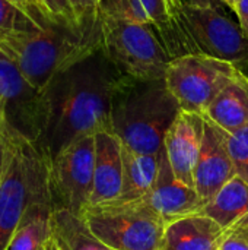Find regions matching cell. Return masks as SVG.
Returning <instances> with one entry per match:
<instances>
[{
	"label": "cell",
	"instance_id": "cell-25",
	"mask_svg": "<svg viewBox=\"0 0 248 250\" xmlns=\"http://www.w3.org/2000/svg\"><path fill=\"white\" fill-rule=\"evenodd\" d=\"M47 15L60 22H80L69 0H38ZM85 21V19H83Z\"/></svg>",
	"mask_w": 248,
	"mask_h": 250
},
{
	"label": "cell",
	"instance_id": "cell-11",
	"mask_svg": "<svg viewBox=\"0 0 248 250\" xmlns=\"http://www.w3.org/2000/svg\"><path fill=\"white\" fill-rule=\"evenodd\" d=\"M235 176L227 146V132L205 117V136L194 170V189L202 207Z\"/></svg>",
	"mask_w": 248,
	"mask_h": 250
},
{
	"label": "cell",
	"instance_id": "cell-4",
	"mask_svg": "<svg viewBox=\"0 0 248 250\" xmlns=\"http://www.w3.org/2000/svg\"><path fill=\"white\" fill-rule=\"evenodd\" d=\"M4 136L6 164L0 186V250H9L32 201L51 202L45 154L34 142L15 132H7Z\"/></svg>",
	"mask_w": 248,
	"mask_h": 250
},
{
	"label": "cell",
	"instance_id": "cell-14",
	"mask_svg": "<svg viewBox=\"0 0 248 250\" xmlns=\"http://www.w3.org/2000/svg\"><path fill=\"white\" fill-rule=\"evenodd\" d=\"M123 185V145L113 132L95 135L94 190L89 205L118 199Z\"/></svg>",
	"mask_w": 248,
	"mask_h": 250
},
{
	"label": "cell",
	"instance_id": "cell-23",
	"mask_svg": "<svg viewBox=\"0 0 248 250\" xmlns=\"http://www.w3.org/2000/svg\"><path fill=\"white\" fill-rule=\"evenodd\" d=\"M45 25V23H44ZM29 13L12 0H0V29L4 31H34L41 28Z\"/></svg>",
	"mask_w": 248,
	"mask_h": 250
},
{
	"label": "cell",
	"instance_id": "cell-30",
	"mask_svg": "<svg viewBox=\"0 0 248 250\" xmlns=\"http://www.w3.org/2000/svg\"><path fill=\"white\" fill-rule=\"evenodd\" d=\"M4 164H6V136H4V133L0 132V186L3 182Z\"/></svg>",
	"mask_w": 248,
	"mask_h": 250
},
{
	"label": "cell",
	"instance_id": "cell-2",
	"mask_svg": "<svg viewBox=\"0 0 248 250\" xmlns=\"http://www.w3.org/2000/svg\"><path fill=\"white\" fill-rule=\"evenodd\" d=\"M101 47L99 13L80 22L50 21L34 31L0 29V54L39 92L54 76Z\"/></svg>",
	"mask_w": 248,
	"mask_h": 250
},
{
	"label": "cell",
	"instance_id": "cell-12",
	"mask_svg": "<svg viewBox=\"0 0 248 250\" xmlns=\"http://www.w3.org/2000/svg\"><path fill=\"white\" fill-rule=\"evenodd\" d=\"M203 136L205 117L181 110L164 139V149L174 176L191 188H194V170Z\"/></svg>",
	"mask_w": 248,
	"mask_h": 250
},
{
	"label": "cell",
	"instance_id": "cell-35",
	"mask_svg": "<svg viewBox=\"0 0 248 250\" xmlns=\"http://www.w3.org/2000/svg\"><path fill=\"white\" fill-rule=\"evenodd\" d=\"M96 3H98V0H96Z\"/></svg>",
	"mask_w": 248,
	"mask_h": 250
},
{
	"label": "cell",
	"instance_id": "cell-7",
	"mask_svg": "<svg viewBox=\"0 0 248 250\" xmlns=\"http://www.w3.org/2000/svg\"><path fill=\"white\" fill-rule=\"evenodd\" d=\"M241 72L235 64L208 54H187L170 62L165 82L183 111L205 116L218 94Z\"/></svg>",
	"mask_w": 248,
	"mask_h": 250
},
{
	"label": "cell",
	"instance_id": "cell-37",
	"mask_svg": "<svg viewBox=\"0 0 248 250\" xmlns=\"http://www.w3.org/2000/svg\"><path fill=\"white\" fill-rule=\"evenodd\" d=\"M12 1H13V0H12Z\"/></svg>",
	"mask_w": 248,
	"mask_h": 250
},
{
	"label": "cell",
	"instance_id": "cell-28",
	"mask_svg": "<svg viewBox=\"0 0 248 250\" xmlns=\"http://www.w3.org/2000/svg\"><path fill=\"white\" fill-rule=\"evenodd\" d=\"M77 19L83 21L98 13V3L96 0H69Z\"/></svg>",
	"mask_w": 248,
	"mask_h": 250
},
{
	"label": "cell",
	"instance_id": "cell-24",
	"mask_svg": "<svg viewBox=\"0 0 248 250\" xmlns=\"http://www.w3.org/2000/svg\"><path fill=\"white\" fill-rule=\"evenodd\" d=\"M227 146L237 176L248 185V125L228 133Z\"/></svg>",
	"mask_w": 248,
	"mask_h": 250
},
{
	"label": "cell",
	"instance_id": "cell-10",
	"mask_svg": "<svg viewBox=\"0 0 248 250\" xmlns=\"http://www.w3.org/2000/svg\"><path fill=\"white\" fill-rule=\"evenodd\" d=\"M0 132L38 144L42 132L41 92L0 54Z\"/></svg>",
	"mask_w": 248,
	"mask_h": 250
},
{
	"label": "cell",
	"instance_id": "cell-18",
	"mask_svg": "<svg viewBox=\"0 0 248 250\" xmlns=\"http://www.w3.org/2000/svg\"><path fill=\"white\" fill-rule=\"evenodd\" d=\"M222 229L231 230L248 221V185L235 176L200 211Z\"/></svg>",
	"mask_w": 248,
	"mask_h": 250
},
{
	"label": "cell",
	"instance_id": "cell-21",
	"mask_svg": "<svg viewBox=\"0 0 248 250\" xmlns=\"http://www.w3.org/2000/svg\"><path fill=\"white\" fill-rule=\"evenodd\" d=\"M53 205L50 201H32L13 236L9 250H42L51 236Z\"/></svg>",
	"mask_w": 248,
	"mask_h": 250
},
{
	"label": "cell",
	"instance_id": "cell-17",
	"mask_svg": "<svg viewBox=\"0 0 248 250\" xmlns=\"http://www.w3.org/2000/svg\"><path fill=\"white\" fill-rule=\"evenodd\" d=\"M203 117L228 133L248 125V75L246 72H241L218 94Z\"/></svg>",
	"mask_w": 248,
	"mask_h": 250
},
{
	"label": "cell",
	"instance_id": "cell-6",
	"mask_svg": "<svg viewBox=\"0 0 248 250\" xmlns=\"http://www.w3.org/2000/svg\"><path fill=\"white\" fill-rule=\"evenodd\" d=\"M99 18L102 26L101 48L120 72L136 79L165 78L171 57L153 26L101 13Z\"/></svg>",
	"mask_w": 248,
	"mask_h": 250
},
{
	"label": "cell",
	"instance_id": "cell-8",
	"mask_svg": "<svg viewBox=\"0 0 248 250\" xmlns=\"http://www.w3.org/2000/svg\"><path fill=\"white\" fill-rule=\"evenodd\" d=\"M95 135L83 136L48 161L53 211L66 209L82 215L94 190Z\"/></svg>",
	"mask_w": 248,
	"mask_h": 250
},
{
	"label": "cell",
	"instance_id": "cell-9",
	"mask_svg": "<svg viewBox=\"0 0 248 250\" xmlns=\"http://www.w3.org/2000/svg\"><path fill=\"white\" fill-rule=\"evenodd\" d=\"M181 21L197 53L229 62L246 72L248 38L238 22L228 18L218 6L189 1L181 4Z\"/></svg>",
	"mask_w": 248,
	"mask_h": 250
},
{
	"label": "cell",
	"instance_id": "cell-29",
	"mask_svg": "<svg viewBox=\"0 0 248 250\" xmlns=\"http://www.w3.org/2000/svg\"><path fill=\"white\" fill-rule=\"evenodd\" d=\"M232 10L238 18L240 28L243 29L244 35L248 38V0H237L234 3Z\"/></svg>",
	"mask_w": 248,
	"mask_h": 250
},
{
	"label": "cell",
	"instance_id": "cell-13",
	"mask_svg": "<svg viewBox=\"0 0 248 250\" xmlns=\"http://www.w3.org/2000/svg\"><path fill=\"white\" fill-rule=\"evenodd\" d=\"M145 199L167 224L178 218L197 214L203 208L196 189L181 183L174 176L164 148L159 152L156 180Z\"/></svg>",
	"mask_w": 248,
	"mask_h": 250
},
{
	"label": "cell",
	"instance_id": "cell-26",
	"mask_svg": "<svg viewBox=\"0 0 248 250\" xmlns=\"http://www.w3.org/2000/svg\"><path fill=\"white\" fill-rule=\"evenodd\" d=\"M221 250H248V221L228 230Z\"/></svg>",
	"mask_w": 248,
	"mask_h": 250
},
{
	"label": "cell",
	"instance_id": "cell-27",
	"mask_svg": "<svg viewBox=\"0 0 248 250\" xmlns=\"http://www.w3.org/2000/svg\"><path fill=\"white\" fill-rule=\"evenodd\" d=\"M18 6H20L26 13H29L38 23H41V25H44V23H47V22H50V21H54V19H51L48 15H47V12L41 7V4H39V1L38 0H13Z\"/></svg>",
	"mask_w": 248,
	"mask_h": 250
},
{
	"label": "cell",
	"instance_id": "cell-31",
	"mask_svg": "<svg viewBox=\"0 0 248 250\" xmlns=\"http://www.w3.org/2000/svg\"><path fill=\"white\" fill-rule=\"evenodd\" d=\"M189 3H193V4H200V6H218L222 4L219 0H187Z\"/></svg>",
	"mask_w": 248,
	"mask_h": 250
},
{
	"label": "cell",
	"instance_id": "cell-3",
	"mask_svg": "<svg viewBox=\"0 0 248 250\" xmlns=\"http://www.w3.org/2000/svg\"><path fill=\"white\" fill-rule=\"evenodd\" d=\"M180 111V104L168 89L165 78L126 76L113 97L111 132L126 148L137 154L158 155Z\"/></svg>",
	"mask_w": 248,
	"mask_h": 250
},
{
	"label": "cell",
	"instance_id": "cell-5",
	"mask_svg": "<svg viewBox=\"0 0 248 250\" xmlns=\"http://www.w3.org/2000/svg\"><path fill=\"white\" fill-rule=\"evenodd\" d=\"M80 217L92 233L113 250L162 249L167 223L145 198L89 205Z\"/></svg>",
	"mask_w": 248,
	"mask_h": 250
},
{
	"label": "cell",
	"instance_id": "cell-20",
	"mask_svg": "<svg viewBox=\"0 0 248 250\" xmlns=\"http://www.w3.org/2000/svg\"><path fill=\"white\" fill-rule=\"evenodd\" d=\"M51 237L60 250H113L92 233L80 215L66 209L53 211Z\"/></svg>",
	"mask_w": 248,
	"mask_h": 250
},
{
	"label": "cell",
	"instance_id": "cell-15",
	"mask_svg": "<svg viewBox=\"0 0 248 250\" xmlns=\"http://www.w3.org/2000/svg\"><path fill=\"white\" fill-rule=\"evenodd\" d=\"M227 234L228 230L197 212L167 224L161 250H221Z\"/></svg>",
	"mask_w": 248,
	"mask_h": 250
},
{
	"label": "cell",
	"instance_id": "cell-22",
	"mask_svg": "<svg viewBox=\"0 0 248 250\" xmlns=\"http://www.w3.org/2000/svg\"><path fill=\"white\" fill-rule=\"evenodd\" d=\"M98 12L114 19L151 25L149 16L140 0H98Z\"/></svg>",
	"mask_w": 248,
	"mask_h": 250
},
{
	"label": "cell",
	"instance_id": "cell-19",
	"mask_svg": "<svg viewBox=\"0 0 248 250\" xmlns=\"http://www.w3.org/2000/svg\"><path fill=\"white\" fill-rule=\"evenodd\" d=\"M158 168L159 154H137L123 145V185L115 201L132 202L146 198L156 180Z\"/></svg>",
	"mask_w": 248,
	"mask_h": 250
},
{
	"label": "cell",
	"instance_id": "cell-32",
	"mask_svg": "<svg viewBox=\"0 0 248 250\" xmlns=\"http://www.w3.org/2000/svg\"><path fill=\"white\" fill-rule=\"evenodd\" d=\"M44 250H60V248L56 245V242L53 240V237L50 236V239L47 240V243L44 245Z\"/></svg>",
	"mask_w": 248,
	"mask_h": 250
},
{
	"label": "cell",
	"instance_id": "cell-1",
	"mask_svg": "<svg viewBox=\"0 0 248 250\" xmlns=\"http://www.w3.org/2000/svg\"><path fill=\"white\" fill-rule=\"evenodd\" d=\"M126 76L99 48L51 79L41 91L37 144L48 161L83 136L111 132L113 97Z\"/></svg>",
	"mask_w": 248,
	"mask_h": 250
},
{
	"label": "cell",
	"instance_id": "cell-36",
	"mask_svg": "<svg viewBox=\"0 0 248 250\" xmlns=\"http://www.w3.org/2000/svg\"><path fill=\"white\" fill-rule=\"evenodd\" d=\"M42 250H44V248H42Z\"/></svg>",
	"mask_w": 248,
	"mask_h": 250
},
{
	"label": "cell",
	"instance_id": "cell-34",
	"mask_svg": "<svg viewBox=\"0 0 248 250\" xmlns=\"http://www.w3.org/2000/svg\"><path fill=\"white\" fill-rule=\"evenodd\" d=\"M235 1H237V0H234V3H235ZM232 7H234V6H232Z\"/></svg>",
	"mask_w": 248,
	"mask_h": 250
},
{
	"label": "cell",
	"instance_id": "cell-33",
	"mask_svg": "<svg viewBox=\"0 0 248 250\" xmlns=\"http://www.w3.org/2000/svg\"><path fill=\"white\" fill-rule=\"evenodd\" d=\"M222 4H227L228 7H231L232 9V6H234V0H219Z\"/></svg>",
	"mask_w": 248,
	"mask_h": 250
},
{
	"label": "cell",
	"instance_id": "cell-16",
	"mask_svg": "<svg viewBox=\"0 0 248 250\" xmlns=\"http://www.w3.org/2000/svg\"><path fill=\"white\" fill-rule=\"evenodd\" d=\"M151 25L161 37L167 53L171 60L187 56L199 54L186 32L181 21V4L184 0H140Z\"/></svg>",
	"mask_w": 248,
	"mask_h": 250
}]
</instances>
